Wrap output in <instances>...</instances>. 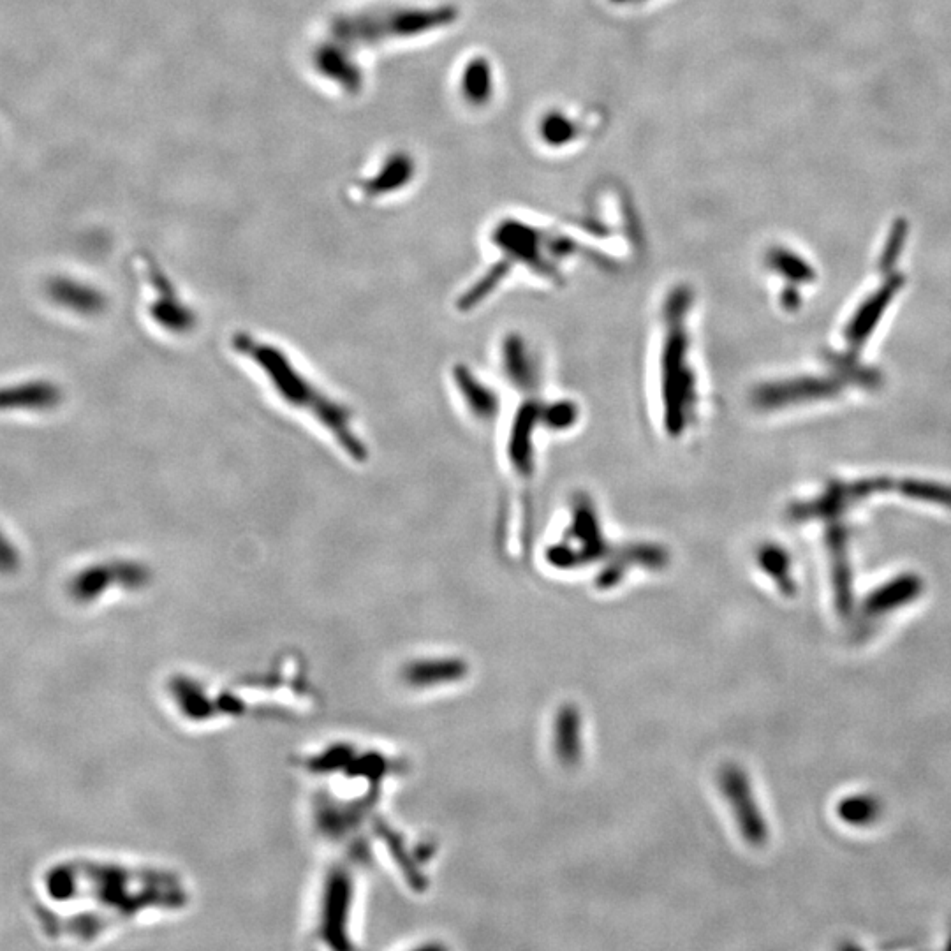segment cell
I'll return each mask as SVG.
<instances>
[{
    "instance_id": "cell-11",
    "label": "cell",
    "mask_w": 951,
    "mask_h": 951,
    "mask_svg": "<svg viewBox=\"0 0 951 951\" xmlns=\"http://www.w3.org/2000/svg\"><path fill=\"white\" fill-rule=\"evenodd\" d=\"M760 562L763 569L774 578L784 594L795 592V585H793V580L789 575L788 553L781 550L779 546L768 545L761 550Z\"/></svg>"
},
{
    "instance_id": "cell-9",
    "label": "cell",
    "mask_w": 951,
    "mask_h": 951,
    "mask_svg": "<svg viewBox=\"0 0 951 951\" xmlns=\"http://www.w3.org/2000/svg\"><path fill=\"white\" fill-rule=\"evenodd\" d=\"M881 804L872 795H855L839 804V816L849 825L865 826L874 823L881 814Z\"/></svg>"
},
{
    "instance_id": "cell-4",
    "label": "cell",
    "mask_w": 951,
    "mask_h": 951,
    "mask_svg": "<svg viewBox=\"0 0 951 951\" xmlns=\"http://www.w3.org/2000/svg\"><path fill=\"white\" fill-rule=\"evenodd\" d=\"M842 391L841 381L835 379H793L788 383L765 386L758 393V402L765 407L786 406L797 404L800 400L830 399Z\"/></svg>"
},
{
    "instance_id": "cell-14",
    "label": "cell",
    "mask_w": 951,
    "mask_h": 951,
    "mask_svg": "<svg viewBox=\"0 0 951 951\" xmlns=\"http://www.w3.org/2000/svg\"><path fill=\"white\" fill-rule=\"evenodd\" d=\"M798 302H800V296H798L797 289H786L784 295H782V303L788 307V309H797Z\"/></svg>"
},
{
    "instance_id": "cell-12",
    "label": "cell",
    "mask_w": 951,
    "mask_h": 951,
    "mask_svg": "<svg viewBox=\"0 0 951 951\" xmlns=\"http://www.w3.org/2000/svg\"><path fill=\"white\" fill-rule=\"evenodd\" d=\"M907 233H909V222L904 219V217H899L895 219L890 228V235L886 238L885 249H883V254L879 256V272L883 275H890L893 273V268L897 265L899 261L900 254L904 251V245H906Z\"/></svg>"
},
{
    "instance_id": "cell-2",
    "label": "cell",
    "mask_w": 951,
    "mask_h": 951,
    "mask_svg": "<svg viewBox=\"0 0 951 951\" xmlns=\"http://www.w3.org/2000/svg\"><path fill=\"white\" fill-rule=\"evenodd\" d=\"M719 786L730 802L731 812L737 819L745 842L751 846H763L768 837L767 823L761 816L760 805L752 795L751 782L744 770L735 765L724 767L719 774Z\"/></svg>"
},
{
    "instance_id": "cell-1",
    "label": "cell",
    "mask_w": 951,
    "mask_h": 951,
    "mask_svg": "<svg viewBox=\"0 0 951 951\" xmlns=\"http://www.w3.org/2000/svg\"><path fill=\"white\" fill-rule=\"evenodd\" d=\"M233 347L236 353L249 358L265 374L266 381L284 404L310 414L319 421L321 427L333 435L340 448L356 462H363L367 458L365 444L354 434L349 409L317 390L316 384L296 369L293 360L282 349L245 333L233 337Z\"/></svg>"
},
{
    "instance_id": "cell-7",
    "label": "cell",
    "mask_w": 951,
    "mask_h": 951,
    "mask_svg": "<svg viewBox=\"0 0 951 951\" xmlns=\"http://www.w3.org/2000/svg\"><path fill=\"white\" fill-rule=\"evenodd\" d=\"M580 714L573 705H566L559 710L553 724V744L557 758L564 765H576L582 756V730H580Z\"/></svg>"
},
{
    "instance_id": "cell-8",
    "label": "cell",
    "mask_w": 951,
    "mask_h": 951,
    "mask_svg": "<svg viewBox=\"0 0 951 951\" xmlns=\"http://www.w3.org/2000/svg\"><path fill=\"white\" fill-rule=\"evenodd\" d=\"M826 363L849 383L858 384L867 390H876L883 384V376L878 370L863 367L853 354L825 353Z\"/></svg>"
},
{
    "instance_id": "cell-15",
    "label": "cell",
    "mask_w": 951,
    "mask_h": 951,
    "mask_svg": "<svg viewBox=\"0 0 951 951\" xmlns=\"http://www.w3.org/2000/svg\"><path fill=\"white\" fill-rule=\"evenodd\" d=\"M950 946H951V939H950Z\"/></svg>"
},
{
    "instance_id": "cell-10",
    "label": "cell",
    "mask_w": 951,
    "mask_h": 951,
    "mask_svg": "<svg viewBox=\"0 0 951 951\" xmlns=\"http://www.w3.org/2000/svg\"><path fill=\"white\" fill-rule=\"evenodd\" d=\"M900 494L916 501L932 502L944 508H951V487L934 481L904 480L895 485Z\"/></svg>"
},
{
    "instance_id": "cell-6",
    "label": "cell",
    "mask_w": 951,
    "mask_h": 951,
    "mask_svg": "<svg viewBox=\"0 0 951 951\" xmlns=\"http://www.w3.org/2000/svg\"><path fill=\"white\" fill-rule=\"evenodd\" d=\"M923 582L918 575H900L892 582L881 585L865 599L862 608V617L865 620L878 619L900 606L913 603L922 594Z\"/></svg>"
},
{
    "instance_id": "cell-5",
    "label": "cell",
    "mask_w": 951,
    "mask_h": 951,
    "mask_svg": "<svg viewBox=\"0 0 951 951\" xmlns=\"http://www.w3.org/2000/svg\"><path fill=\"white\" fill-rule=\"evenodd\" d=\"M826 539L832 555L835 605L842 617H848L853 608V573L848 557V531L844 525L834 524L826 534Z\"/></svg>"
},
{
    "instance_id": "cell-13",
    "label": "cell",
    "mask_w": 951,
    "mask_h": 951,
    "mask_svg": "<svg viewBox=\"0 0 951 951\" xmlns=\"http://www.w3.org/2000/svg\"><path fill=\"white\" fill-rule=\"evenodd\" d=\"M770 265L774 266L777 272L782 273L793 282H811L816 279V273L812 266L807 265L804 259L798 258L793 252L784 251V249H775L770 254Z\"/></svg>"
},
{
    "instance_id": "cell-3",
    "label": "cell",
    "mask_w": 951,
    "mask_h": 951,
    "mask_svg": "<svg viewBox=\"0 0 951 951\" xmlns=\"http://www.w3.org/2000/svg\"><path fill=\"white\" fill-rule=\"evenodd\" d=\"M902 284H904V277L900 273L886 275L885 284L874 295H870L860 305V309L856 310L855 316L846 328V339L853 351H858L863 346V342L869 339L870 333L874 332V328L878 326L879 319L885 314L893 296L899 293Z\"/></svg>"
}]
</instances>
